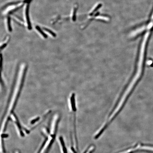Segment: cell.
<instances>
[{"label":"cell","instance_id":"obj_3","mask_svg":"<svg viewBox=\"0 0 153 153\" xmlns=\"http://www.w3.org/2000/svg\"><path fill=\"white\" fill-rule=\"evenodd\" d=\"M71 106L72 110L74 112L76 111V108L75 105V94L73 93L72 94L71 97Z\"/></svg>","mask_w":153,"mask_h":153},{"label":"cell","instance_id":"obj_1","mask_svg":"<svg viewBox=\"0 0 153 153\" xmlns=\"http://www.w3.org/2000/svg\"><path fill=\"white\" fill-rule=\"evenodd\" d=\"M147 42V41L145 40H143L142 41L135 75L134 77H133L132 80L125 90L124 92L122 95L121 98L120 99V101L123 103H126L141 77L143 71V61Z\"/></svg>","mask_w":153,"mask_h":153},{"label":"cell","instance_id":"obj_2","mask_svg":"<svg viewBox=\"0 0 153 153\" xmlns=\"http://www.w3.org/2000/svg\"><path fill=\"white\" fill-rule=\"evenodd\" d=\"M29 4H27L26 6L25 9V17L26 18V22H27L28 28L29 30L32 29L31 26L30 18L29 16Z\"/></svg>","mask_w":153,"mask_h":153},{"label":"cell","instance_id":"obj_4","mask_svg":"<svg viewBox=\"0 0 153 153\" xmlns=\"http://www.w3.org/2000/svg\"><path fill=\"white\" fill-rule=\"evenodd\" d=\"M35 28H36V30H37L41 34V35H43V37H44V38H47V35H46V34L42 30H41V29L38 26H36V27H35Z\"/></svg>","mask_w":153,"mask_h":153},{"label":"cell","instance_id":"obj_7","mask_svg":"<svg viewBox=\"0 0 153 153\" xmlns=\"http://www.w3.org/2000/svg\"><path fill=\"white\" fill-rule=\"evenodd\" d=\"M44 29L46 31L48 32L49 33H50L51 35H52V36L54 37H55L56 36V35L55 33H54V32H52V31L49 30V29L47 28H44Z\"/></svg>","mask_w":153,"mask_h":153},{"label":"cell","instance_id":"obj_5","mask_svg":"<svg viewBox=\"0 0 153 153\" xmlns=\"http://www.w3.org/2000/svg\"><path fill=\"white\" fill-rule=\"evenodd\" d=\"M7 27H8V30H9V31L11 32V31H12V29L11 27V26L10 19V17H8V18H7Z\"/></svg>","mask_w":153,"mask_h":153},{"label":"cell","instance_id":"obj_6","mask_svg":"<svg viewBox=\"0 0 153 153\" xmlns=\"http://www.w3.org/2000/svg\"><path fill=\"white\" fill-rule=\"evenodd\" d=\"M60 139V141H61V142L62 146V148H63V152H64V153H67V151H66V147L65 146L64 142L63 139L61 138Z\"/></svg>","mask_w":153,"mask_h":153}]
</instances>
